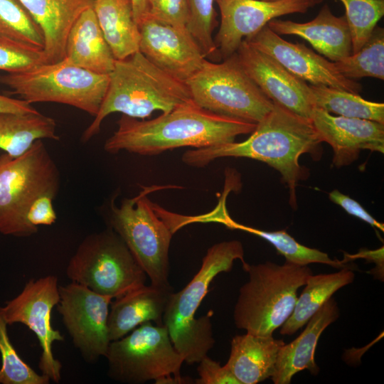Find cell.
<instances>
[{
	"label": "cell",
	"mask_w": 384,
	"mask_h": 384,
	"mask_svg": "<svg viewBox=\"0 0 384 384\" xmlns=\"http://www.w3.org/2000/svg\"><path fill=\"white\" fill-rule=\"evenodd\" d=\"M185 83L199 107L252 124L262 120L274 105L244 71L236 53L220 63L207 59Z\"/></svg>",
	"instance_id": "8fae6325"
},
{
	"label": "cell",
	"mask_w": 384,
	"mask_h": 384,
	"mask_svg": "<svg viewBox=\"0 0 384 384\" xmlns=\"http://www.w3.org/2000/svg\"><path fill=\"white\" fill-rule=\"evenodd\" d=\"M149 15L156 20L187 28L188 8L186 0H148Z\"/></svg>",
	"instance_id": "d590c367"
},
{
	"label": "cell",
	"mask_w": 384,
	"mask_h": 384,
	"mask_svg": "<svg viewBox=\"0 0 384 384\" xmlns=\"http://www.w3.org/2000/svg\"><path fill=\"white\" fill-rule=\"evenodd\" d=\"M139 50L156 67L186 82L207 60L187 28L146 17L139 24Z\"/></svg>",
	"instance_id": "9a60e30c"
},
{
	"label": "cell",
	"mask_w": 384,
	"mask_h": 384,
	"mask_svg": "<svg viewBox=\"0 0 384 384\" xmlns=\"http://www.w3.org/2000/svg\"><path fill=\"white\" fill-rule=\"evenodd\" d=\"M7 326L0 311V384H49L48 376L36 373L19 356L10 341Z\"/></svg>",
	"instance_id": "d6a6232c"
},
{
	"label": "cell",
	"mask_w": 384,
	"mask_h": 384,
	"mask_svg": "<svg viewBox=\"0 0 384 384\" xmlns=\"http://www.w3.org/2000/svg\"><path fill=\"white\" fill-rule=\"evenodd\" d=\"M243 142L186 151L182 161L186 165L203 167L223 157H244L265 162L279 172L289 188V204L297 209L296 188L304 169L299 164L304 154L319 157L322 142L311 119L304 118L274 102L272 110Z\"/></svg>",
	"instance_id": "6da1fadb"
},
{
	"label": "cell",
	"mask_w": 384,
	"mask_h": 384,
	"mask_svg": "<svg viewBox=\"0 0 384 384\" xmlns=\"http://www.w3.org/2000/svg\"><path fill=\"white\" fill-rule=\"evenodd\" d=\"M36 112L38 110L26 101L0 94V112L28 113Z\"/></svg>",
	"instance_id": "60d3db41"
},
{
	"label": "cell",
	"mask_w": 384,
	"mask_h": 384,
	"mask_svg": "<svg viewBox=\"0 0 384 384\" xmlns=\"http://www.w3.org/2000/svg\"><path fill=\"white\" fill-rule=\"evenodd\" d=\"M383 246L381 247L369 250L367 249H361L359 252L354 255L344 253V259L342 260L344 263L348 261L358 258L366 259L368 262H373L376 265V268L370 271V274H373L374 277L380 280H383L384 275V256Z\"/></svg>",
	"instance_id": "ab89813d"
},
{
	"label": "cell",
	"mask_w": 384,
	"mask_h": 384,
	"mask_svg": "<svg viewBox=\"0 0 384 384\" xmlns=\"http://www.w3.org/2000/svg\"><path fill=\"white\" fill-rule=\"evenodd\" d=\"M191 100L184 82L156 67L139 50L116 60L100 110L81 141L88 142L97 134L103 120L112 113L144 119L154 111L168 112Z\"/></svg>",
	"instance_id": "3957f363"
},
{
	"label": "cell",
	"mask_w": 384,
	"mask_h": 384,
	"mask_svg": "<svg viewBox=\"0 0 384 384\" xmlns=\"http://www.w3.org/2000/svg\"><path fill=\"white\" fill-rule=\"evenodd\" d=\"M236 55L244 71L265 95L289 111L311 119L314 105L309 85L245 40Z\"/></svg>",
	"instance_id": "e0dca14e"
},
{
	"label": "cell",
	"mask_w": 384,
	"mask_h": 384,
	"mask_svg": "<svg viewBox=\"0 0 384 384\" xmlns=\"http://www.w3.org/2000/svg\"><path fill=\"white\" fill-rule=\"evenodd\" d=\"M262 1H278V0H262ZM320 3L323 1V0H318Z\"/></svg>",
	"instance_id": "7bdbcfd3"
},
{
	"label": "cell",
	"mask_w": 384,
	"mask_h": 384,
	"mask_svg": "<svg viewBox=\"0 0 384 384\" xmlns=\"http://www.w3.org/2000/svg\"><path fill=\"white\" fill-rule=\"evenodd\" d=\"M55 198L46 195L32 204L27 214L30 225L38 228L40 225H51L55 223L57 215L53 203Z\"/></svg>",
	"instance_id": "74e56055"
},
{
	"label": "cell",
	"mask_w": 384,
	"mask_h": 384,
	"mask_svg": "<svg viewBox=\"0 0 384 384\" xmlns=\"http://www.w3.org/2000/svg\"><path fill=\"white\" fill-rule=\"evenodd\" d=\"M244 40L274 58L292 75L311 85L336 87L356 94L362 90L361 84L341 75L334 62L316 53L304 44L285 41L267 25Z\"/></svg>",
	"instance_id": "2e32d148"
},
{
	"label": "cell",
	"mask_w": 384,
	"mask_h": 384,
	"mask_svg": "<svg viewBox=\"0 0 384 384\" xmlns=\"http://www.w3.org/2000/svg\"><path fill=\"white\" fill-rule=\"evenodd\" d=\"M58 140L56 123L38 111L0 112V149L12 157L26 153L39 139Z\"/></svg>",
	"instance_id": "4316f807"
},
{
	"label": "cell",
	"mask_w": 384,
	"mask_h": 384,
	"mask_svg": "<svg viewBox=\"0 0 384 384\" xmlns=\"http://www.w3.org/2000/svg\"><path fill=\"white\" fill-rule=\"evenodd\" d=\"M57 309L74 346L90 363L105 357L110 340L107 319L112 298L71 282L59 285Z\"/></svg>",
	"instance_id": "4fadbf2b"
},
{
	"label": "cell",
	"mask_w": 384,
	"mask_h": 384,
	"mask_svg": "<svg viewBox=\"0 0 384 384\" xmlns=\"http://www.w3.org/2000/svg\"><path fill=\"white\" fill-rule=\"evenodd\" d=\"M164 188L144 187L137 196L124 198L119 206L112 203L108 223L128 247L151 284L172 289L169 274V247L174 231L148 198L150 193Z\"/></svg>",
	"instance_id": "ba28073f"
},
{
	"label": "cell",
	"mask_w": 384,
	"mask_h": 384,
	"mask_svg": "<svg viewBox=\"0 0 384 384\" xmlns=\"http://www.w3.org/2000/svg\"><path fill=\"white\" fill-rule=\"evenodd\" d=\"M94 0H19L41 29L48 63L62 60L68 35Z\"/></svg>",
	"instance_id": "7402d4cb"
},
{
	"label": "cell",
	"mask_w": 384,
	"mask_h": 384,
	"mask_svg": "<svg viewBox=\"0 0 384 384\" xmlns=\"http://www.w3.org/2000/svg\"><path fill=\"white\" fill-rule=\"evenodd\" d=\"M220 23L214 42L222 59L236 53L242 41L277 17L305 13L318 0H215Z\"/></svg>",
	"instance_id": "5bb4252c"
},
{
	"label": "cell",
	"mask_w": 384,
	"mask_h": 384,
	"mask_svg": "<svg viewBox=\"0 0 384 384\" xmlns=\"http://www.w3.org/2000/svg\"><path fill=\"white\" fill-rule=\"evenodd\" d=\"M105 358L108 376L119 383H193L191 378L181 375L183 359L174 348L164 325L146 322L110 341Z\"/></svg>",
	"instance_id": "52a82bcc"
},
{
	"label": "cell",
	"mask_w": 384,
	"mask_h": 384,
	"mask_svg": "<svg viewBox=\"0 0 384 384\" xmlns=\"http://www.w3.org/2000/svg\"><path fill=\"white\" fill-rule=\"evenodd\" d=\"M58 278L48 275L30 279L22 291L0 307L8 325H26L36 336L41 348L38 368L42 374L58 383L61 380V363L55 358L52 347L55 341H63V335L51 325L52 309L59 302Z\"/></svg>",
	"instance_id": "7c38bea8"
},
{
	"label": "cell",
	"mask_w": 384,
	"mask_h": 384,
	"mask_svg": "<svg viewBox=\"0 0 384 384\" xmlns=\"http://www.w3.org/2000/svg\"><path fill=\"white\" fill-rule=\"evenodd\" d=\"M92 8L116 60L139 51L140 35L132 0H94Z\"/></svg>",
	"instance_id": "d4e9b609"
},
{
	"label": "cell",
	"mask_w": 384,
	"mask_h": 384,
	"mask_svg": "<svg viewBox=\"0 0 384 384\" xmlns=\"http://www.w3.org/2000/svg\"><path fill=\"white\" fill-rule=\"evenodd\" d=\"M245 266L244 249L238 240H229L212 245L202 260L201 266L191 280L179 292H171L164 316L163 325L183 361L188 365L199 363L213 348L211 314L198 319L195 314L215 277L231 270L235 260Z\"/></svg>",
	"instance_id": "277c9868"
},
{
	"label": "cell",
	"mask_w": 384,
	"mask_h": 384,
	"mask_svg": "<svg viewBox=\"0 0 384 384\" xmlns=\"http://www.w3.org/2000/svg\"><path fill=\"white\" fill-rule=\"evenodd\" d=\"M0 84L31 105L60 103L95 117L107 90L109 75L93 73L63 59L24 72L1 75Z\"/></svg>",
	"instance_id": "30bf717a"
},
{
	"label": "cell",
	"mask_w": 384,
	"mask_h": 384,
	"mask_svg": "<svg viewBox=\"0 0 384 384\" xmlns=\"http://www.w3.org/2000/svg\"><path fill=\"white\" fill-rule=\"evenodd\" d=\"M339 309L331 297L311 316L301 334L279 351L271 377L274 384H289L293 376L304 370L316 375L319 368L314 360L315 349L323 331L339 316Z\"/></svg>",
	"instance_id": "ffe728a7"
},
{
	"label": "cell",
	"mask_w": 384,
	"mask_h": 384,
	"mask_svg": "<svg viewBox=\"0 0 384 384\" xmlns=\"http://www.w3.org/2000/svg\"><path fill=\"white\" fill-rule=\"evenodd\" d=\"M197 372L199 378L194 380L196 384H240L228 368L223 366L209 358L204 357L199 363Z\"/></svg>",
	"instance_id": "8d00e7d4"
},
{
	"label": "cell",
	"mask_w": 384,
	"mask_h": 384,
	"mask_svg": "<svg viewBox=\"0 0 384 384\" xmlns=\"http://www.w3.org/2000/svg\"><path fill=\"white\" fill-rule=\"evenodd\" d=\"M344 5L351 36L352 53L368 41L384 15V0H339Z\"/></svg>",
	"instance_id": "1f68e13d"
},
{
	"label": "cell",
	"mask_w": 384,
	"mask_h": 384,
	"mask_svg": "<svg viewBox=\"0 0 384 384\" xmlns=\"http://www.w3.org/2000/svg\"><path fill=\"white\" fill-rule=\"evenodd\" d=\"M311 121L321 141L332 147L336 167L353 163L363 149L384 152V124L335 116L316 107Z\"/></svg>",
	"instance_id": "ac0fdd59"
},
{
	"label": "cell",
	"mask_w": 384,
	"mask_h": 384,
	"mask_svg": "<svg viewBox=\"0 0 384 384\" xmlns=\"http://www.w3.org/2000/svg\"><path fill=\"white\" fill-rule=\"evenodd\" d=\"M0 38L43 49L41 29L19 0H0Z\"/></svg>",
	"instance_id": "4dcf8cb0"
},
{
	"label": "cell",
	"mask_w": 384,
	"mask_h": 384,
	"mask_svg": "<svg viewBox=\"0 0 384 384\" xmlns=\"http://www.w3.org/2000/svg\"><path fill=\"white\" fill-rule=\"evenodd\" d=\"M188 8L187 29L201 48L206 59H222L213 38L216 25L215 0H186Z\"/></svg>",
	"instance_id": "836d02e7"
},
{
	"label": "cell",
	"mask_w": 384,
	"mask_h": 384,
	"mask_svg": "<svg viewBox=\"0 0 384 384\" xmlns=\"http://www.w3.org/2000/svg\"><path fill=\"white\" fill-rule=\"evenodd\" d=\"M248 280L239 290L233 311L235 326L257 336H272L292 314L298 289L312 272L307 265L270 261L242 267Z\"/></svg>",
	"instance_id": "5b68a950"
},
{
	"label": "cell",
	"mask_w": 384,
	"mask_h": 384,
	"mask_svg": "<svg viewBox=\"0 0 384 384\" xmlns=\"http://www.w3.org/2000/svg\"><path fill=\"white\" fill-rule=\"evenodd\" d=\"M117 126L105 143L107 152L151 156L180 147L200 149L232 142L253 132L256 124L215 114L191 100L151 119L122 114Z\"/></svg>",
	"instance_id": "7a4b0ae2"
},
{
	"label": "cell",
	"mask_w": 384,
	"mask_h": 384,
	"mask_svg": "<svg viewBox=\"0 0 384 384\" xmlns=\"http://www.w3.org/2000/svg\"><path fill=\"white\" fill-rule=\"evenodd\" d=\"M71 280L112 299L145 284L147 275L111 228L92 233L78 245L66 267Z\"/></svg>",
	"instance_id": "9c48e42d"
},
{
	"label": "cell",
	"mask_w": 384,
	"mask_h": 384,
	"mask_svg": "<svg viewBox=\"0 0 384 384\" xmlns=\"http://www.w3.org/2000/svg\"><path fill=\"white\" fill-rule=\"evenodd\" d=\"M135 21L139 24L149 15L148 0H132Z\"/></svg>",
	"instance_id": "b9f144b4"
},
{
	"label": "cell",
	"mask_w": 384,
	"mask_h": 384,
	"mask_svg": "<svg viewBox=\"0 0 384 384\" xmlns=\"http://www.w3.org/2000/svg\"><path fill=\"white\" fill-rule=\"evenodd\" d=\"M267 26L279 36L294 35L306 40L318 53L332 62L338 61L352 53L351 36L345 15L336 16L326 4L309 22L274 18Z\"/></svg>",
	"instance_id": "d6986e66"
},
{
	"label": "cell",
	"mask_w": 384,
	"mask_h": 384,
	"mask_svg": "<svg viewBox=\"0 0 384 384\" xmlns=\"http://www.w3.org/2000/svg\"><path fill=\"white\" fill-rule=\"evenodd\" d=\"M60 172L42 139L36 141L23 154L0 156V233L28 237L38 230L30 225L27 214L39 198L55 197L60 188Z\"/></svg>",
	"instance_id": "8992f818"
},
{
	"label": "cell",
	"mask_w": 384,
	"mask_h": 384,
	"mask_svg": "<svg viewBox=\"0 0 384 384\" xmlns=\"http://www.w3.org/2000/svg\"><path fill=\"white\" fill-rule=\"evenodd\" d=\"M67 62L102 75H109L116 59L105 38L92 6L84 11L71 28L65 43Z\"/></svg>",
	"instance_id": "603a6c76"
},
{
	"label": "cell",
	"mask_w": 384,
	"mask_h": 384,
	"mask_svg": "<svg viewBox=\"0 0 384 384\" xmlns=\"http://www.w3.org/2000/svg\"><path fill=\"white\" fill-rule=\"evenodd\" d=\"M329 199L341 206L348 214L362 220L383 232L384 231L383 224L376 220L358 202L348 196L344 195L335 189L330 192Z\"/></svg>",
	"instance_id": "f35d334b"
},
{
	"label": "cell",
	"mask_w": 384,
	"mask_h": 384,
	"mask_svg": "<svg viewBox=\"0 0 384 384\" xmlns=\"http://www.w3.org/2000/svg\"><path fill=\"white\" fill-rule=\"evenodd\" d=\"M284 343L272 336L236 335L231 340L225 365L240 384L262 382L273 375L279 351Z\"/></svg>",
	"instance_id": "cb8c5ba5"
},
{
	"label": "cell",
	"mask_w": 384,
	"mask_h": 384,
	"mask_svg": "<svg viewBox=\"0 0 384 384\" xmlns=\"http://www.w3.org/2000/svg\"><path fill=\"white\" fill-rule=\"evenodd\" d=\"M172 289L144 284L115 298L107 319L110 341L119 339L137 326L152 322L163 326V316Z\"/></svg>",
	"instance_id": "44dd1931"
},
{
	"label": "cell",
	"mask_w": 384,
	"mask_h": 384,
	"mask_svg": "<svg viewBox=\"0 0 384 384\" xmlns=\"http://www.w3.org/2000/svg\"><path fill=\"white\" fill-rule=\"evenodd\" d=\"M48 63L43 49L0 38V70L7 73L24 72Z\"/></svg>",
	"instance_id": "e575fe53"
},
{
	"label": "cell",
	"mask_w": 384,
	"mask_h": 384,
	"mask_svg": "<svg viewBox=\"0 0 384 384\" xmlns=\"http://www.w3.org/2000/svg\"><path fill=\"white\" fill-rule=\"evenodd\" d=\"M314 107L349 118L384 124V104L371 102L358 94L325 85H309Z\"/></svg>",
	"instance_id": "83f0119b"
},
{
	"label": "cell",
	"mask_w": 384,
	"mask_h": 384,
	"mask_svg": "<svg viewBox=\"0 0 384 384\" xmlns=\"http://www.w3.org/2000/svg\"><path fill=\"white\" fill-rule=\"evenodd\" d=\"M338 72L350 80L384 79V29L376 26L368 41L355 53L334 62Z\"/></svg>",
	"instance_id": "f546056e"
},
{
	"label": "cell",
	"mask_w": 384,
	"mask_h": 384,
	"mask_svg": "<svg viewBox=\"0 0 384 384\" xmlns=\"http://www.w3.org/2000/svg\"><path fill=\"white\" fill-rule=\"evenodd\" d=\"M225 225L246 231L267 240L275 247L278 253L284 257L287 262L303 266L310 263H321L336 268L348 267L342 260H332L326 252L300 244L284 230L265 231L239 224L230 218Z\"/></svg>",
	"instance_id": "f1b7e54d"
},
{
	"label": "cell",
	"mask_w": 384,
	"mask_h": 384,
	"mask_svg": "<svg viewBox=\"0 0 384 384\" xmlns=\"http://www.w3.org/2000/svg\"><path fill=\"white\" fill-rule=\"evenodd\" d=\"M354 277L355 274L349 267L334 273L311 274L297 297L292 314L281 326L280 334L289 336L296 333L336 292L353 282Z\"/></svg>",
	"instance_id": "484cf974"
}]
</instances>
